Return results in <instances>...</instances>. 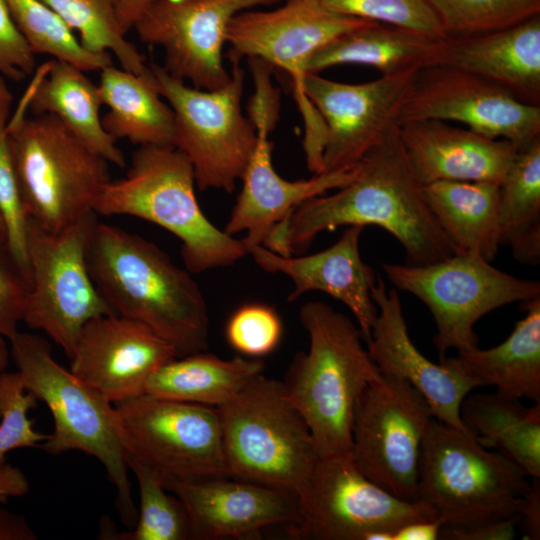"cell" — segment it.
<instances>
[{
  "label": "cell",
  "mask_w": 540,
  "mask_h": 540,
  "mask_svg": "<svg viewBox=\"0 0 540 540\" xmlns=\"http://www.w3.org/2000/svg\"><path fill=\"white\" fill-rule=\"evenodd\" d=\"M351 225H375L389 232L402 245L407 265H428L460 254L424 198L398 125L358 162L350 183L299 205L276 224L262 246L294 255L305 251L319 233Z\"/></svg>",
  "instance_id": "cell-1"
},
{
  "label": "cell",
  "mask_w": 540,
  "mask_h": 540,
  "mask_svg": "<svg viewBox=\"0 0 540 540\" xmlns=\"http://www.w3.org/2000/svg\"><path fill=\"white\" fill-rule=\"evenodd\" d=\"M87 264L97 290L115 314L150 328L174 347L178 357L207 350L204 295L191 273L156 244L97 220Z\"/></svg>",
  "instance_id": "cell-2"
},
{
  "label": "cell",
  "mask_w": 540,
  "mask_h": 540,
  "mask_svg": "<svg viewBox=\"0 0 540 540\" xmlns=\"http://www.w3.org/2000/svg\"><path fill=\"white\" fill-rule=\"evenodd\" d=\"M299 320L309 347L295 355L283 386L306 421L319 457L349 454L357 401L381 372L346 315L322 301H308Z\"/></svg>",
  "instance_id": "cell-3"
},
{
  "label": "cell",
  "mask_w": 540,
  "mask_h": 540,
  "mask_svg": "<svg viewBox=\"0 0 540 540\" xmlns=\"http://www.w3.org/2000/svg\"><path fill=\"white\" fill-rule=\"evenodd\" d=\"M188 158L174 146H140L126 175L104 186L96 214L127 215L156 224L181 242V256L192 274L229 267L248 255L242 240L216 227L195 194Z\"/></svg>",
  "instance_id": "cell-4"
},
{
  "label": "cell",
  "mask_w": 540,
  "mask_h": 540,
  "mask_svg": "<svg viewBox=\"0 0 540 540\" xmlns=\"http://www.w3.org/2000/svg\"><path fill=\"white\" fill-rule=\"evenodd\" d=\"M26 115L20 103L7 126L22 209L26 220L60 231L96 213L110 164L54 116Z\"/></svg>",
  "instance_id": "cell-5"
},
{
  "label": "cell",
  "mask_w": 540,
  "mask_h": 540,
  "mask_svg": "<svg viewBox=\"0 0 540 540\" xmlns=\"http://www.w3.org/2000/svg\"><path fill=\"white\" fill-rule=\"evenodd\" d=\"M10 343L25 389L44 402L53 417V432L39 447L54 456L79 450L98 459L116 488L121 521L133 528L138 511L132 499L114 405L59 365L45 338L18 332Z\"/></svg>",
  "instance_id": "cell-6"
},
{
  "label": "cell",
  "mask_w": 540,
  "mask_h": 540,
  "mask_svg": "<svg viewBox=\"0 0 540 540\" xmlns=\"http://www.w3.org/2000/svg\"><path fill=\"white\" fill-rule=\"evenodd\" d=\"M216 408L229 476L298 497L320 457L283 383L258 374Z\"/></svg>",
  "instance_id": "cell-7"
},
{
  "label": "cell",
  "mask_w": 540,
  "mask_h": 540,
  "mask_svg": "<svg viewBox=\"0 0 540 540\" xmlns=\"http://www.w3.org/2000/svg\"><path fill=\"white\" fill-rule=\"evenodd\" d=\"M529 477L511 460L481 446L469 431L432 418L419 466L418 501L442 526H464L517 515Z\"/></svg>",
  "instance_id": "cell-8"
},
{
  "label": "cell",
  "mask_w": 540,
  "mask_h": 540,
  "mask_svg": "<svg viewBox=\"0 0 540 540\" xmlns=\"http://www.w3.org/2000/svg\"><path fill=\"white\" fill-rule=\"evenodd\" d=\"M149 69L173 111V146L190 161L196 186L233 192L258 141L254 125L242 112L243 69L234 63L228 83L215 90L188 86L159 64Z\"/></svg>",
  "instance_id": "cell-9"
},
{
  "label": "cell",
  "mask_w": 540,
  "mask_h": 540,
  "mask_svg": "<svg viewBox=\"0 0 540 540\" xmlns=\"http://www.w3.org/2000/svg\"><path fill=\"white\" fill-rule=\"evenodd\" d=\"M382 269L394 288L411 293L429 309L440 359L451 349L457 353L477 349L474 327L484 315L540 296L538 280L515 277L472 254L423 266L383 263Z\"/></svg>",
  "instance_id": "cell-10"
},
{
  "label": "cell",
  "mask_w": 540,
  "mask_h": 540,
  "mask_svg": "<svg viewBox=\"0 0 540 540\" xmlns=\"http://www.w3.org/2000/svg\"><path fill=\"white\" fill-rule=\"evenodd\" d=\"M97 214L60 231L26 220L29 293L23 322L42 330L70 359L83 326L114 313L88 269L87 248Z\"/></svg>",
  "instance_id": "cell-11"
},
{
  "label": "cell",
  "mask_w": 540,
  "mask_h": 540,
  "mask_svg": "<svg viewBox=\"0 0 540 540\" xmlns=\"http://www.w3.org/2000/svg\"><path fill=\"white\" fill-rule=\"evenodd\" d=\"M298 508L289 532L303 540H393L410 522L438 519L429 505L397 498L369 480L350 453L318 460Z\"/></svg>",
  "instance_id": "cell-12"
},
{
  "label": "cell",
  "mask_w": 540,
  "mask_h": 540,
  "mask_svg": "<svg viewBox=\"0 0 540 540\" xmlns=\"http://www.w3.org/2000/svg\"><path fill=\"white\" fill-rule=\"evenodd\" d=\"M113 405L125 452L162 481L229 476L216 407L146 393Z\"/></svg>",
  "instance_id": "cell-13"
},
{
  "label": "cell",
  "mask_w": 540,
  "mask_h": 540,
  "mask_svg": "<svg viewBox=\"0 0 540 540\" xmlns=\"http://www.w3.org/2000/svg\"><path fill=\"white\" fill-rule=\"evenodd\" d=\"M432 418L418 390L402 378L381 373L355 407L350 449L354 464L393 496L418 501L421 446Z\"/></svg>",
  "instance_id": "cell-14"
},
{
  "label": "cell",
  "mask_w": 540,
  "mask_h": 540,
  "mask_svg": "<svg viewBox=\"0 0 540 540\" xmlns=\"http://www.w3.org/2000/svg\"><path fill=\"white\" fill-rule=\"evenodd\" d=\"M414 120L458 122L518 149L540 136V106L521 102L480 76L440 65L421 67L412 77L398 124Z\"/></svg>",
  "instance_id": "cell-15"
},
{
  "label": "cell",
  "mask_w": 540,
  "mask_h": 540,
  "mask_svg": "<svg viewBox=\"0 0 540 540\" xmlns=\"http://www.w3.org/2000/svg\"><path fill=\"white\" fill-rule=\"evenodd\" d=\"M370 22L335 13L320 0H286L273 10L238 13L228 26L226 43L233 63L258 58L287 72L305 124H310L317 112L304 93L308 61L336 37Z\"/></svg>",
  "instance_id": "cell-16"
},
{
  "label": "cell",
  "mask_w": 540,
  "mask_h": 540,
  "mask_svg": "<svg viewBox=\"0 0 540 540\" xmlns=\"http://www.w3.org/2000/svg\"><path fill=\"white\" fill-rule=\"evenodd\" d=\"M279 0H153L135 22L139 39L160 47L165 70L193 87L215 90L231 77L223 47L240 12Z\"/></svg>",
  "instance_id": "cell-17"
},
{
  "label": "cell",
  "mask_w": 540,
  "mask_h": 540,
  "mask_svg": "<svg viewBox=\"0 0 540 540\" xmlns=\"http://www.w3.org/2000/svg\"><path fill=\"white\" fill-rule=\"evenodd\" d=\"M417 70L381 75L364 83L338 82L315 73L305 75V96L324 127V172L356 165L398 125Z\"/></svg>",
  "instance_id": "cell-18"
},
{
  "label": "cell",
  "mask_w": 540,
  "mask_h": 540,
  "mask_svg": "<svg viewBox=\"0 0 540 540\" xmlns=\"http://www.w3.org/2000/svg\"><path fill=\"white\" fill-rule=\"evenodd\" d=\"M371 296L378 316L366 343L380 372L410 383L426 399L433 418L468 431L461 420L460 407L464 398L482 384L459 355L445 356L434 363L417 349L408 333L398 291L394 287L387 290L380 275Z\"/></svg>",
  "instance_id": "cell-19"
},
{
  "label": "cell",
  "mask_w": 540,
  "mask_h": 540,
  "mask_svg": "<svg viewBox=\"0 0 540 540\" xmlns=\"http://www.w3.org/2000/svg\"><path fill=\"white\" fill-rule=\"evenodd\" d=\"M178 357L144 324L112 313L89 320L70 357V371L112 404L145 392L149 378Z\"/></svg>",
  "instance_id": "cell-20"
},
{
  "label": "cell",
  "mask_w": 540,
  "mask_h": 540,
  "mask_svg": "<svg viewBox=\"0 0 540 540\" xmlns=\"http://www.w3.org/2000/svg\"><path fill=\"white\" fill-rule=\"evenodd\" d=\"M162 483L183 503L192 539L254 540L267 527L298 521V497L285 490L230 476Z\"/></svg>",
  "instance_id": "cell-21"
},
{
  "label": "cell",
  "mask_w": 540,
  "mask_h": 540,
  "mask_svg": "<svg viewBox=\"0 0 540 540\" xmlns=\"http://www.w3.org/2000/svg\"><path fill=\"white\" fill-rule=\"evenodd\" d=\"M363 230L361 225L348 226L334 244L310 255L283 256L262 245L251 249L248 255L264 271L281 273L291 280L289 302L307 292L320 291L346 305L367 342L378 316L371 296L377 275L360 254Z\"/></svg>",
  "instance_id": "cell-22"
},
{
  "label": "cell",
  "mask_w": 540,
  "mask_h": 540,
  "mask_svg": "<svg viewBox=\"0 0 540 540\" xmlns=\"http://www.w3.org/2000/svg\"><path fill=\"white\" fill-rule=\"evenodd\" d=\"M408 163L426 185L440 180L502 182L518 148L508 140L493 139L440 120L398 124Z\"/></svg>",
  "instance_id": "cell-23"
},
{
  "label": "cell",
  "mask_w": 540,
  "mask_h": 540,
  "mask_svg": "<svg viewBox=\"0 0 540 540\" xmlns=\"http://www.w3.org/2000/svg\"><path fill=\"white\" fill-rule=\"evenodd\" d=\"M430 65L475 74L540 106V15L501 30L437 39Z\"/></svg>",
  "instance_id": "cell-24"
},
{
  "label": "cell",
  "mask_w": 540,
  "mask_h": 540,
  "mask_svg": "<svg viewBox=\"0 0 540 540\" xmlns=\"http://www.w3.org/2000/svg\"><path fill=\"white\" fill-rule=\"evenodd\" d=\"M257 134L256 148L241 178V192L223 229L231 236L245 233L241 240L248 254L262 245L276 224L299 205L347 185L358 173L357 163L315 174L310 179H284L274 169L269 134Z\"/></svg>",
  "instance_id": "cell-25"
},
{
  "label": "cell",
  "mask_w": 540,
  "mask_h": 540,
  "mask_svg": "<svg viewBox=\"0 0 540 540\" xmlns=\"http://www.w3.org/2000/svg\"><path fill=\"white\" fill-rule=\"evenodd\" d=\"M21 103L33 115L57 118L109 164L125 166V157L116 140L103 127L98 85L77 66L57 59L45 63L37 70Z\"/></svg>",
  "instance_id": "cell-26"
},
{
  "label": "cell",
  "mask_w": 540,
  "mask_h": 540,
  "mask_svg": "<svg viewBox=\"0 0 540 540\" xmlns=\"http://www.w3.org/2000/svg\"><path fill=\"white\" fill-rule=\"evenodd\" d=\"M423 195L460 253L493 261L501 245L499 184L440 180L423 185Z\"/></svg>",
  "instance_id": "cell-27"
},
{
  "label": "cell",
  "mask_w": 540,
  "mask_h": 540,
  "mask_svg": "<svg viewBox=\"0 0 540 540\" xmlns=\"http://www.w3.org/2000/svg\"><path fill=\"white\" fill-rule=\"evenodd\" d=\"M104 129L115 139L140 146H173L175 120L171 107L157 91L150 69L137 75L112 65L100 71L98 84Z\"/></svg>",
  "instance_id": "cell-28"
},
{
  "label": "cell",
  "mask_w": 540,
  "mask_h": 540,
  "mask_svg": "<svg viewBox=\"0 0 540 540\" xmlns=\"http://www.w3.org/2000/svg\"><path fill=\"white\" fill-rule=\"evenodd\" d=\"M460 416L481 446L511 460L527 477L540 478V402L527 407L496 391L469 393Z\"/></svg>",
  "instance_id": "cell-29"
},
{
  "label": "cell",
  "mask_w": 540,
  "mask_h": 540,
  "mask_svg": "<svg viewBox=\"0 0 540 540\" xmlns=\"http://www.w3.org/2000/svg\"><path fill=\"white\" fill-rule=\"evenodd\" d=\"M437 39L419 32L379 22H370L336 37L308 61L307 73L340 64H362L382 75L416 70L428 64Z\"/></svg>",
  "instance_id": "cell-30"
},
{
  "label": "cell",
  "mask_w": 540,
  "mask_h": 540,
  "mask_svg": "<svg viewBox=\"0 0 540 540\" xmlns=\"http://www.w3.org/2000/svg\"><path fill=\"white\" fill-rule=\"evenodd\" d=\"M521 308L525 316L502 343L457 355L482 387L540 402V296L521 302Z\"/></svg>",
  "instance_id": "cell-31"
},
{
  "label": "cell",
  "mask_w": 540,
  "mask_h": 540,
  "mask_svg": "<svg viewBox=\"0 0 540 540\" xmlns=\"http://www.w3.org/2000/svg\"><path fill=\"white\" fill-rule=\"evenodd\" d=\"M264 369L260 358L236 355L222 359L201 351L176 357L162 365L147 381L144 393L219 407Z\"/></svg>",
  "instance_id": "cell-32"
},
{
  "label": "cell",
  "mask_w": 540,
  "mask_h": 540,
  "mask_svg": "<svg viewBox=\"0 0 540 540\" xmlns=\"http://www.w3.org/2000/svg\"><path fill=\"white\" fill-rule=\"evenodd\" d=\"M500 243L522 264L540 263V136L520 148L499 185Z\"/></svg>",
  "instance_id": "cell-33"
},
{
  "label": "cell",
  "mask_w": 540,
  "mask_h": 540,
  "mask_svg": "<svg viewBox=\"0 0 540 540\" xmlns=\"http://www.w3.org/2000/svg\"><path fill=\"white\" fill-rule=\"evenodd\" d=\"M71 30L91 53L114 54L121 68L146 75L149 65L126 39L111 0H40Z\"/></svg>",
  "instance_id": "cell-34"
},
{
  "label": "cell",
  "mask_w": 540,
  "mask_h": 540,
  "mask_svg": "<svg viewBox=\"0 0 540 540\" xmlns=\"http://www.w3.org/2000/svg\"><path fill=\"white\" fill-rule=\"evenodd\" d=\"M128 468L135 475L139 488L140 509L132 530L104 531L109 540H189L192 539L188 513L174 495L168 494L161 477L150 467L125 452Z\"/></svg>",
  "instance_id": "cell-35"
},
{
  "label": "cell",
  "mask_w": 540,
  "mask_h": 540,
  "mask_svg": "<svg viewBox=\"0 0 540 540\" xmlns=\"http://www.w3.org/2000/svg\"><path fill=\"white\" fill-rule=\"evenodd\" d=\"M35 54L69 62L85 72L101 71L112 65L111 54L86 50L74 32L40 0H3Z\"/></svg>",
  "instance_id": "cell-36"
},
{
  "label": "cell",
  "mask_w": 540,
  "mask_h": 540,
  "mask_svg": "<svg viewBox=\"0 0 540 540\" xmlns=\"http://www.w3.org/2000/svg\"><path fill=\"white\" fill-rule=\"evenodd\" d=\"M445 36L501 30L540 15V0H426Z\"/></svg>",
  "instance_id": "cell-37"
},
{
  "label": "cell",
  "mask_w": 540,
  "mask_h": 540,
  "mask_svg": "<svg viewBox=\"0 0 540 540\" xmlns=\"http://www.w3.org/2000/svg\"><path fill=\"white\" fill-rule=\"evenodd\" d=\"M13 95L0 75V211L6 236L16 258L29 275L26 252V217L20 200L10 153L7 126L11 117Z\"/></svg>",
  "instance_id": "cell-38"
},
{
  "label": "cell",
  "mask_w": 540,
  "mask_h": 540,
  "mask_svg": "<svg viewBox=\"0 0 540 540\" xmlns=\"http://www.w3.org/2000/svg\"><path fill=\"white\" fill-rule=\"evenodd\" d=\"M329 10L348 17L413 30L433 39L445 37L426 0H320Z\"/></svg>",
  "instance_id": "cell-39"
},
{
  "label": "cell",
  "mask_w": 540,
  "mask_h": 540,
  "mask_svg": "<svg viewBox=\"0 0 540 540\" xmlns=\"http://www.w3.org/2000/svg\"><path fill=\"white\" fill-rule=\"evenodd\" d=\"M37 404L38 399L25 389L18 371L0 373V466L8 452L37 448L48 439L49 434L35 430V420L28 418Z\"/></svg>",
  "instance_id": "cell-40"
},
{
  "label": "cell",
  "mask_w": 540,
  "mask_h": 540,
  "mask_svg": "<svg viewBox=\"0 0 540 540\" xmlns=\"http://www.w3.org/2000/svg\"><path fill=\"white\" fill-rule=\"evenodd\" d=\"M282 333V321L275 309L257 302L236 309L225 329L229 345L242 355L254 358L274 351Z\"/></svg>",
  "instance_id": "cell-41"
},
{
  "label": "cell",
  "mask_w": 540,
  "mask_h": 540,
  "mask_svg": "<svg viewBox=\"0 0 540 540\" xmlns=\"http://www.w3.org/2000/svg\"><path fill=\"white\" fill-rule=\"evenodd\" d=\"M29 275L16 258L5 232H0V335L11 340L23 321Z\"/></svg>",
  "instance_id": "cell-42"
},
{
  "label": "cell",
  "mask_w": 540,
  "mask_h": 540,
  "mask_svg": "<svg viewBox=\"0 0 540 540\" xmlns=\"http://www.w3.org/2000/svg\"><path fill=\"white\" fill-rule=\"evenodd\" d=\"M35 53L0 0V75L21 81L36 68Z\"/></svg>",
  "instance_id": "cell-43"
},
{
  "label": "cell",
  "mask_w": 540,
  "mask_h": 540,
  "mask_svg": "<svg viewBox=\"0 0 540 540\" xmlns=\"http://www.w3.org/2000/svg\"><path fill=\"white\" fill-rule=\"evenodd\" d=\"M255 82L250 99L249 120L257 132L270 134L279 117V91L272 85L270 65L258 58H249Z\"/></svg>",
  "instance_id": "cell-44"
},
{
  "label": "cell",
  "mask_w": 540,
  "mask_h": 540,
  "mask_svg": "<svg viewBox=\"0 0 540 540\" xmlns=\"http://www.w3.org/2000/svg\"><path fill=\"white\" fill-rule=\"evenodd\" d=\"M519 515L483 521L464 526H442L440 539L446 540H511L516 534Z\"/></svg>",
  "instance_id": "cell-45"
},
{
  "label": "cell",
  "mask_w": 540,
  "mask_h": 540,
  "mask_svg": "<svg viewBox=\"0 0 540 540\" xmlns=\"http://www.w3.org/2000/svg\"><path fill=\"white\" fill-rule=\"evenodd\" d=\"M517 513L524 538L540 539V478H533L527 491L520 497Z\"/></svg>",
  "instance_id": "cell-46"
},
{
  "label": "cell",
  "mask_w": 540,
  "mask_h": 540,
  "mask_svg": "<svg viewBox=\"0 0 540 540\" xmlns=\"http://www.w3.org/2000/svg\"><path fill=\"white\" fill-rule=\"evenodd\" d=\"M29 490V481L18 467L7 462L0 466V502H6L9 497L25 496Z\"/></svg>",
  "instance_id": "cell-47"
},
{
  "label": "cell",
  "mask_w": 540,
  "mask_h": 540,
  "mask_svg": "<svg viewBox=\"0 0 540 540\" xmlns=\"http://www.w3.org/2000/svg\"><path fill=\"white\" fill-rule=\"evenodd\" d=\"M36 539V534L22 515L0 508V540Z\"/></svg>",
  "instance_id": "cell-48"
},
{
  "label": "cell",
  "mask_w": 540,
  "mask_h": 540,
  "mask_svg": "<svg viewBox=\"0 0 540 540\" xmlns=\"http://www.w3.org/2000/svg\"><path fill=\"white\" fill-rule=\"evenodd\" d=\"M441 528L442 522L438 519L414 521L397 529L393 540H437Z\"/></svg>",
  "instance_id": "cell-49"
},
{
  "label": "cell",
  "mask_w": 540,
  "mask_h": 540,
  "mask_svg": "<svg viewBox=\"0 0 540 540\" xmlns=\"http://www.w3.org/2000/svg\"><path fill=\"white\" fill-rule=\"evenodd\" d=\"M121 29L125 34L133 28L143 10L153 0H111Z\"/></svg>",
  "instance_id": "cell-50"
},
{
  "label": "cell",
  "mask_w": 540,
  "mask_h": 540,
  "mask_svg": "<svg viewBox=\"0 0 540 540\" xmlns=\"http://www.w3.org/2000/svg\"><path fill=\"white\" fill-rule=\"evenodd\" d=\"M10 350L6 338L0 335V373L4 372L9 363Z\"/></svg>",
  "instance_id": "cell-51"
},
{
  "label": "cell",
  "mask_w": 540,
  "mask_h": 540,
  "mask_svg": "<svg viewBox=\"0 0 540 540\" xmlns=\"http://www.w3.org/2000/svg\"><path fill=\"white\" fill-rule=\"evenodd\" d=\"M0 232H5L6 233L5 221H4V218L2 216L1 211H0Z\"/></svg>",
  "instance_id": "cell-52"
}]
</instances>
